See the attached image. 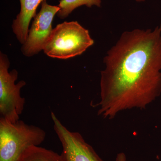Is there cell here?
Here are the masks:
<instances>
[{"label":"cell","instance_id":"obj_10","mask_svg":"<svg viewBox=\"0 0 161 161\" xmlns=\"http://www.w3.org/2000/svg\"><path fill=\"white\" fill-rule=\"evenodd\" d=\"M115 161H129L127 159L126 156L124 153H120L117 154Z\"/></svg>","mask_w":161,"mask_h":161},{"label":"cell","instance_id":"obj_8","mask_svg":"<svg viewBox=\"0 0 161 161\" xmlns=\"http://www.w3.org/2000/svg\"><path fill=\"white\" fill-rule=\"evenodd\" d=\"M17 161H63L61 154L39 146H31L23 151Z\"/></svg>","mask_w":161,"mask_h":161},{"label":"cell","instance_id":"obj_11","mask_svg":"<svg viewBox=\"0 0 161 161\" xmlns=\"http://www.w3.org/2000/svg\"><path fill=\"white\" fill-rule=\"evenodd\" d=\"M136 2H144V1H145V0H136Z\"/></svg>","mask_w":161,"mask_h":161},{"label":"cell","instance_id":"obj_6","mask_svg":"<svg viewBox=\"0 0 161 161\" xmlns=\"http://www.w3.org/2000/svg\"><path fill=\"white\" fill-rule=\"evenodd\" d=\"M54 130L62 147L63 161H103L78 132H71L51 112Z\"/></svg>","mask_w":161,"mask_h":161},{"label":"cell","instance_id":"obj_3","mask_svg":"<svg viewBox=\"0 0 161 161\" xmlns=\"http://www.w3.org/2000/svg\"><path fill=\"white\" fill-rule=\"evenodd\" d=\"M46 137V132L39 127L20 119L12 123L0 118V161H17L24 150L40 146Z\"/></svg>","mask_w":161,"mask_h":161},{"label":"cell","instance_id":"obj_4","mask_svg":"<svg viewBox=\"0 0 161 161\" xmlns=\"http://www.w3.org/2000/svg\"><path fill=\"white\" fill-rule=\"evenodd\" d=\"M9 58L0 54V115L1 118L15 123L20 119L25 105V98L21 95V90L26 85L24 80L15 83L18 78L16 69L9 71Z\"/></svg>","mask_w":161,"mask_h":161},{"label":"cell","instance_id":"obj_7","mask_svg":"<svg viewBox=\"0 0 161 161\" xmlns=\"http://www.w3.org/2000/svg\"><path fill=\"white\" fill-rule=\"evenodd\" d=\"M44 0H20L21 10L12 25L13 31L22 44L26 42L30 23L36 16V10Z\"/></svg>","mask_w":161,"mask_h":161},{"label":"cell","instance_id":"obj_9","mask_svg":"<svg viewBox=\"0 0 161 161\" xmlns=\"http://www.w3.org/2000/svg\"><path fill=\"white\" fill-rule=\"evenodd\" d=\"M82 6L91 7L95 6L100 7L101 0H60L58 5L60 9L57 15L59 18L64 19L67 18L76 8Z\"/></svg>","mask_w":161,"mask_h":161},{"label":"cell","instance_id":"obj_1","mask_svg":"<svg viewBox=\"0 0 161 161\" xmlns=\"http://www.w3.org/2000/svg\"><path fill=\"white\" fill-rule=\"evenodd\" d=\"M98 115L145 109L161 94V24L124 32L103 58Z\"/></svg>","mask_w":161,"mask_h":161},{"label":"cell","instance_id":"obj_5","mask_svg":"<svg viewBox=\"0 0 161 161\" xmlns=\"http://www.w3.org/2000/svg\"><path fill=\"white\" fill-rule=\"evenodd\" d=\"M60 9L58 6L47 4L46 0L42 2L41 9L34 18L26 42L21 48L24 56L32 57L43 50L53 30L54 17Z\"/></svg>","mask_w":161,"mask_h":161},{"label":"cell","instance_id":"obj_2","mask_svg":"<svg viewBox=\"0 0 161 161\" xmlns=\"http://www.w3.org/2000/svg\"><path fill=\"white\" fill-rule=\"evenodd\" d=\"M94 43L89 31L77 21L64 22L53 29L43 50L50 58L67 59L82 54Z\"/></svg>","mask_w":161,"mask_h":161}]
</instances>
